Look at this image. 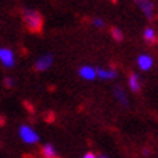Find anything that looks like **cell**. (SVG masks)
<instances>
[{
	"instance_id": "cell-6",
	"label": "cell",
	"mask_w": 158,
	"mask_h": 158,
	"mask_svg": "<svg viewBox=\"0 0 158 158\" xmlns=\"http://www.w3.org/2000/svg\"><path fill=\"white\" fill-rule=\"evenodd\" d=\"M78 76L81 77L83 80H94L97 77V70L94 67H91V65H81V67L78 68Z\"/></svg>"
},
{
	"instance_id": "cell-8",
	"label": "cell",
	"mask_w": 158,
	"mask_h": 158,
	"mask_svg": "<svg viewBox=\"0 0 158 158\" xmlns=\"http://www.w3.org/2000/svg\"><path fill=\"white\" fill-rule=\"evenodd\" d=\"M118 73L113 68H97V77L100 80H112V78H116Z\"/></svg>"
},
{
	"instance_id": "cell-5",
	"label": "cell",
	"mask_w": 158,
	"mask_h": 158,
	"mask_svg": "<svg viewBox=\"0 0 158 158\" xmlns=\"http://www.w3.org/2000/svg\"><path fill=\"white\" fill-rule=\"evenodd\" d=\"M54 62V57L51 55V54H45V55H42L41 58H38L36 61H35V70L36 71H45V70H48L51 65H52Z\"/></svg>"
},
{
	"instance_id": "cell-13",
	"label": "cell",
	"mask_w": 158,
	"mask_h": 158,
	"mask_svg": "<svg viewBox=\"0 0 158 158\" xmlns=\"http://www.w3.org/2000/svg\"><path fill=\"white\" fill-rule=\"evenodd\" d=\"M112 36H113V39L118 41V42H120V41L123 39V34H122V31H120L119 28H112Z\"/></svg>"
},
{
	"instance_id": "cell-3",
	"label": "cell",
	"mask_w": 158,
	"mask_h": 158,
	"mask_svg": "<svg viewBox=\"0 0 158 158\" xmlns=\"http://www.w3.org/2000/svg\"><path fill=\"white\" fill-rule=\"evenodd\" d=\"M0 62L3 67L12 68L15 65V54L9 48H0Z\"/></svg>"
},
{
	"instance_id": "cell-1",
	"label": "cell",
	"mask_w": 158,
	"mask_h": 158,
	"mask_svg": "<svg viewBox=\"0 0 158 158\" xmlns=\"http://www.w3.org/2000/svg\"><path fill=\"white\" fill-rule=\"evenodd\" d=\"M22 19H23L25 26L31 31V32H41L44 26V18L42 15L34 9H25L22 13Z\"/></svg>"
},
{
	"instance_id": "cell-2",
	"label": "cell",
	"mask_w": 158,
	"mask_h": 158,
	"mask_svg": "<svg viewBox=\"0 0 158 158\" xmlns=\"http://www.w3.org/2000/svg\"><path fill=\"white\" fill-rule=\"evenodd\" d=\"M19 138L22 139V142L28 145H34L36 142H39V135L38 132L31 128L29 125H22L19 128Z\"/></svg>"
},
{
	"instance_id": "cell-10",
	"label": "cell",
	"mask_w": 158,
	"mask_h": 158,
	"mask_svg": "<svg viewBox=\"0 0 158 158\" xmlns=\"http://www.w3.org/2000/svg\"><path fill=\"white\" fill-rule=\"evenodd\" d=\"M129 87L132 91H139L141 90V81H139V77L138 74H135V73H132L129 76Z\"/></svg>"
},
{
	"instance_id": "cell-16",
	"label": "cell",
	"mask_w": 158,
	"mask_h": 158,
	"mask_svg": "<svg viewBox=\"0 0 158 158\" xmlns=\"http://www.w3.org/2000/svg\"><path fill=\"white\" fill-rule=\"evenodd\" d=\"M83 158H99V157H96V154H93V152H86L83 155Z\"/></svg>"
},
{
	"instance_id": "cell-7",
	"label": "cell",
	"mask_w": 158,
	"mask_h": 158,
	"mask_svg": "<svg viewBox=\"0 0 158 158\" xmlns=\"http://www.w3.org/2000/svg\"><path fill=\"white\" fill-rule=\"evenodd\" d=\"M136 64H138V67L141 68L142 71H148V70H151V67H152L154 60L149 54H141V55L136 58Z\"/></svg>"
},
{
	"instance_id": "cell-15",
	"label": "cell",
	"mask_w": 158,
	"mask_h": 158,
	"mask_svg": "<svg viewBox=\"0 0 158 158\" xmlns=\"http://www.w3.org/2000/svg\"><path fill=\"white\" fill-rule=\"evenodd\" d=\"M93 25H94L96 28H103V26H105V20L100 19V18H94V19H93Z\"/></svg>"
},
{
	"instance_id": "cell-4",
	"label": "cell",
	"mask_w": 158,
	"mask_h": 158,
	"mask_svg": "<svg viewBox=\"0 0 158 158\" xmlns=\"http://www.w3.org/2000/svg\"><path fill=\"white\" fill-rule=\"evenodd\" d=\"M135 3L138 5V7L142 10V13L145 15L147 19H154V3L152 0H135Z\"/></svg>"
},
{
	"instance_id": "cell-9",
	"label": "cell",
	"mask_w": 158,
	"mask_h": 158,
	"mask_svg": "<svg viewBox=\"0 0 158 158\" xmlns=\"http://www.w3.org/2000/svg\"><path fill=\"white\" fill-rule=\"evenodd\" d=\"M113 94H115V97H116V100L119 102L122 106H128V97H126V94H125V91L122 90V87H119V86H116L115 87V90H113Z\"/></svg>"
},
{
	"instance_id": "cell-11",
	"label": "cell",
	"mask_w": 158,
	"mask_h": 158,
	"mask_svg": "<svg viewBox=\"0 0 158 158\" xmlns=\"http://www.w3.org/2000/svg\"><path fill=\"white\" fill-rule=\"evenodd\" d=\"M42 155L44 158H57V151L54 148V145L45 144L42 147Z\"/></svg>"
},
{
	"instance_id": "cell-17",
	"label": "cell",
	"mask_w": 158,
	"mask_h": 158,
	"mask_svg": "<svg viewBox=\"0 0 158 158\" xmlns=\"http://www.w3.org/2000/svg\"><path fill=\"white\" fill-rule=\"evenodd\" d=\"M99 158H109V157H106V155H99Z\"/></svg>"
},
{
	"instance_id": "cell-12",
	"label": "cell",
	"mask_w": 158,
	"mask_h": 158,
	"mask_svg": "<svg viewBox=\"0 0 158 158\" xmlns=\"http://www.w3.org/2000/svg\"><path fill=\"white\" fill-rule=\"evenodd\" d=\"M155 38H157V35H155V31H154L152 28H145L144 29V39L145 41H148V42H152V41H155Z\"/></svg>"
},
{
	"instance_id": "cell-14",
	"label": "cell",
	"mask_w": 158,
	"mask_h": 158,
	"mask_svg": "<svg viewBox=\"0 0 158 158\" xmlns=\"http://www.w3.org/2000/svg\"><path fill=\"white\" fill-rule=\"evenodd\" d=\"M3 86H5L6 89H12V87L15 86L13 78H10V77H5V80H3Z\"/></svg>"
}]
</instances>
